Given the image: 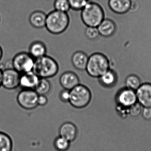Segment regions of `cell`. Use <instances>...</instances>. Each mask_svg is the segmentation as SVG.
Returning <instances> with one entry per match:
<instances>
[{
    "label": "cell",
    "mask_w": 151,
    "mask_h": 151,
    "mask_svg": "<svg viewBox=\"0 0 151 151\" xmlns=\"http://www.w3.org/2000/svg\"><path fill=\"white\" fill-rule=\"evenodd\" d=\"M81 19L87 27H97L105 19V12L101 5L90 1L81 10Z\"/></svg>",
    "instance_id": "cell-1"
},
{
    "label": "cell",
    "mask_w": 151,
    "mask_h": 151,
    "mask_svg": "<svg viewBox=\"0 0 151 151\" xmlns=\"http://www.w3.org/2000/svg\"><path fill=\"white\" fill-rule=\"evenodd\" d=\"M111 69L108 58L100 52H95L88 57L85 71L91 77L98 78Z\"/></svg>",
    "instance_id": "cell-2"
},
{
    "label": "cell",
    "mask_w": 151,
    "mask_h": 151,
    "mask_svg": "<svg viewBox=\"0 0 151 151\" xmlns=\"http://www.w3.org/2000/svg\"><path fill=\"white\" fill-rule=\"evenodd\" d=\"M70 24L68 13L54 10L47 14L45 27L50 33L59 35L65 32Z\"/></svg>",
    "instance_id": "cell-3"
},
{
    "label": "cell",
    "mask_w": 151,
    "mask_h": 151,
    "mask_svg": "<svg viewBox=\"0 0 151 151\" xmlns=\"http://www.w3.org/2000/svg\"><path fill=\"white\" fill-rule=\"evenodd\" d=\"M59 70L56 60L46 55L35 59L32 71L39 78L48 79L55 77Z\"/></svg>",
    "instance_id": "cell-4"
},
{
    "label": "cell",
    "mask_w": 151,
    "mask_h": 151,
    "mask_svg": "<svg viewBox=\"0 0 151 151\" xmlns=\"http://www.w3.org/2000/svg\"><path fill=\"white\" fill-rule=\"evenodd\" d=\"M91 99V92L85 85L79 84L70 90L69 102L74 108H84L89 104Z\"/></svg>",
    "instance_id": "cell-5"
},
{
    "label": "cell",
    "mask_w": 151,
    "mask_h": 151,
    "mask_svg": "<svg viewBox=\"0 0 151 151\" xmlns=\"http://www.w3.org/2000/svg\"><path fill=\"white\" fill-rule=\"evenodd\" d=\"M35 59L28 52H21L15 55L12 62V68L20 74L32 72Z\"/></svg>",
    "instance_id": "cell-6"
},
{
    "label": "cell",
    "mask_w": 151,
    "mask_h": 151,
    "mask_svg": "<svg viewBox=\"0 0 151 151\" xmlns=\"http://www.w3.org/2000/svg\"><path fill=\"white\" fill-rule=\"evenodd\" d=\"M38 96L39 95L35 90L22 89L17 96V102L23 109L32 110L38 105Z\"/></svg>",
    "instance_id": "cell-7"
},
{
    "label": "cell",
    "mask_w": 151,
    "mask_h": 151,
    "mask_svg": "<svg viewBox=\"0 0 151 151\" xmlns=\"http://www.w3.org/2000/svg\"><path fill=\"white\" fill-rule=\"evenodd\" d=\"M20 74L12 67L2 70V87L8 90H13L19 87Z\"/></svg>",
    "instance_id": "cell-8"
},
{
    "label": "cell",
    "mask_w": 151,
    "mask_h": 151,
    "mask_svg": "<svg viewBox=\"0 0 151 151\" xmlns=\"http://www.w3.org/2000/svg\"><path fill=\"white\" fill-rule=\"evenodd\" d=\"M116 101L117 105L129 108L137 102L136 91L127 88L122 89L116 95Z\"/></svg>",
    "instance_id": "cell-9"
},
{
    "label": "cell",
    "mask_w": 151,
    "mask_h": 151,
    "mask_svg": "<svg viewBox=\"0 0 151 151\" xmlns=\"http://www.w3.org/2000/svg\"><path fill=\"white\" fill-rule=\"evenodd\" d=\"M136 93L138 103L143 107H151V83L142 84Z\"/></svg>",
    "instance_id": "cell-10"
},
{
    "label": "cell",
    "mask_w": 151,
    "mask_h": 151,
    "mask_svg": "<svg viewBox=\"0 0 151 151\" xmlns=\"http://www.w3.org/2000/svg\"><path fill=\"white\" fill-rule=\"evenodd\" d=\"M59 82L64 89L70 90L80 84V80L74 72L67 71L61 74L59 78Z\"/></svg>",
    "instance_id": "cell-11"
},
{
    "label": "cell",
    "mask_w": 151,
    "mask_h": 151,
    "mask_svg": "<svg viewBox=\"0 0 151 151\" xmlns=\"http://www.w3.org/2000/svg\"><path fill=\"white\" fill-rule=\"evenodd\" d=\"M40 78L33 71L20 75L19 87L24 89L35 90Z\"/></svg>",
    "instance_id": "cell-12"
},
{
    "label": "cell",
    "mask_w": 151,
    "mask_h": 151,
    "mask_svg": "<svg viewBox=\"0 0 151 151\" xmlns=\"http://www.w3.org/2000/svg\"><path fill=\"white\" fill-rule=\"evenodd\" d=\"M110 9L117 14H124L132 7V0H108Z\"/></svg>",
    "instance_id": "cell-13"
},
{
    "label": "cell",
    "mask_w": 151,
    "mask_h": 151,
    "mask_svg": "<svg viewBox=\"0 0 151 151\" xmlns=\"http://www.w3.org/2000/svg\"><path fill=\"white\" fill-rule=\"evenodd\" d=\"M99 35L105 38H109L115 33L116 26L111 20L105 18L97 27Z\"/></svg>",
    "instance_id": "cell-14"
},
{
    "label": "cell",
    "mask_w": 151,
    "mask_h": 151,
    "mask_svg": "<svg viewBox=\"0 0 151 151\" xmlns=\"http://www.w3.org/2000/svg\"><path fill=\"white\" fill-rule=\"evenodd\" d=\"M77 129L74 124L71 122L63 123L59 129L60 136L70 142H73L77 135Z\"/></svg>",
    "instance_id": "cell-15"
},
{
    "label": "cell",
    "mask_w": 151,
    "mask_h": 151,
    "mask_svg": "<svg viewBox=\"0 0 151 151\" xmlns=\"http://www.w3.org/2000/svg\"><path fill=\"white\" fill-rule=\"evenodd\" d=\"M88 56L85 52L82 51H76L73 53L71 58V62L73 65L76 69L79 71H85Z\"/></svg>",
    "instance_id": "cell-16"
},
{
    "label": "cell",
    "mask_w": 151,
    "mask_h": 151,
    "mask_svg": "<svg viewBox=\"0 0 151 151\" xmlns=\"http://www.w3.org/2000/svg\"><path fill=\"white\" fill-rule=\"evenodd\" d=\"M47 14L40 10H36L31 13L29 16V21L33 27L42 28L45 27Z\"/></svg>",
    "instance_id": "cell-17"
},
{
    "label": "cell",
    "mask_w": 151,
    "mask_h": 151,
    "mask_svg": "<svg viewBox=\"0 0 151 151\" xmlns=\"http://www.w3.org/2000/svg\"><path fill=\"white\" fill-rule=\"evenodd\" d=\"M47 48L44 43L40 41L34 42L30 45L28 53L35 59L47 55Z\"/></svg>",
    "instance_id": "cell-18"
},
{
    "label": "cell",
    "mask_w": 151,
    "mask_h": 151,
    "mask_svg": "<svg viewBox=\"0 0 151 151\" xmlns=\"http://www.w3.org/2000/svg\"><path fill=\"white\" fill-rule=\"evenodd\" d=\"M98 79L102 86L106 87H111L117 82V76L114 71L110 69Z\"/></svg>",
    "instance_id": "cell-19"
},
{
    "label": "cell",
    "mask_w": 151,
    "mask_h": 151,
    "mask_svg": "<svg viewBox=\"0 0 151 151\" xmlns=\"http://www.w3.org/2000/svg\"><path fill=\"white\" fill-rule=\"evenodd\" d=\"M51 84L47 79L40 78V80L35 90L39 95H46L50 92Z\"/></svg>",
    "instance_id": "cell-20"
},
{
    "label": "cell",
    "mask_w": 151,
    "mask_h": 151,
    "mask_svg": "<svg viewBox=\"0 0 151 151\" xmlns=\"http://www.w3.org/2000/svg\"><path fill=\"white\" fill-rule=\"evenodd\" d=\"M12 149L13 142L10 137L0 132V151H12Z\"/></svg>",
    "instance_id": "cell-21"
},
{
    "label": "cell",
    "mask_w": 151,
    "mask_h": 151,
    "mask_svg": "<svg viewBox=\"0 0 151 151\" xmlns=\"http://www.w3.org/2000/svg\"><path fill=\"white\" fill-rule=\"evenodd\" d=\"M126 88L136 91L140 87L141 80L138 76L135 75H130L127 77L125 81Z\"/></svg>",
    "instance_id": "cell-22"
},
{
    "label": "cell",
    "mask_w": 151,
    "mask_h": 151,
    "mask_svg": "<svg viewBox=\"0 0 151 151\" xmlns=\"http://www.w3.org/2000/svg\"><path fill=\"white\" fill-rule=\"evenodd\" d=\"M70 142L61 136L57 137L54 142L55 149L58 151H66L69 149Z\"/></svg>",
    "instance_id": "cell-23"
},
{
    "label": "cell",
    "mask_w": 151,
    "mask_h": 151,
    "mask_svg": "<svg viewBox=\"0 0 151 151\" xmlns=\"http://www.w3.org/2000/svg\"><path fill=\"white\" fill-rule=\"evenodd\" d=\"M54 7L55 10L66 13L71 9L68 0H55Z\"/></svg>",
    "instance_id": "cell-24"
},
{
    "label": "cell",
    "mask_w": 151,
    "mask_h": 151,
    "mask_svg": "<svg viewBox=\"0 0 151 151\" xmlns=\"http://www.w3.org/2000/svg\"><path fill=\"white\" fill-rule=\"evenodd\" d=\"M85 35L89 40H94L99 37V32L97 27H87L85 30Z\"/></svg>",
    "instance_id": "cell-25"
},
{
    "label": "cell",
    "mask_w": 151,
    "mask_h": 151,
    "mask_svg": "<svg viewBox=\"0 0 151 151\" xmlns=\"http://www.w3.org/2000/svg\"><path fill=\"white\" fill-rule=\"evenodd\" d=\"M71 9L75 11L81 10L89 2V0H68Z\"/></svg>",
    "instance_id": "cell-26"
},
{
    "label": "cell",
    "mask_w": 151,
    "mask_h": 151,
    "mask_svg": "<svg viewBox=\"0 0 151 151\" xmlns=\"http://www.w3.org/2000/svg\"><path fill=\"white\" fill-rule=\"evenodd\" d=\"M143 107L138 102L129 108V115L134 118H136L142 114Z\"/></svg>",
    "instance_id": "cell-27"
},
{
    "label": "cell",
    "mask_w": 151,
    "mask_h": 151,
    "mask_svg": "<svg viewBox=\"0 0 151 151\" xmlns=\"http://www.w3.org/2000/svg\"><path fill=\"white\" fill-rule=\"evenodd\" d=\"M60 99L63 102L66 103L69 102L70 98V90L64 89L60 94Z\"/></svg>",
    "instance_id": "cell-28"
},
{
    "label": "cell",
    "mask_w": 151,
    "mask_h": 151,
    "mask_svg": "<svg viewBox=\"0 0 151 151\" xmlns=\"http://www.w3.org/2000/svg\"><path fill=\"white\" fill-rule=\"evenodd\" d=\"M144 118L146 120H151V107H143L142 113Z\"/></svg>",
    "instance_id": "cell-29"
},
{
    "label": "cell",
    "mask_w": 151,
    "mask_h": 151,
    "mask_svg": "<svg viewBox=\"0 0 151 151\" xmlns=\"http://www.w3.org/2000/svg\"><path fill=\"white\" fill-rule=\"evenodd\" d=\"M37 103H38V105L44 106L47 103V98L45 95H39Z\"/></svg>",
    "instance_id": "cell-30"
},
{
    "label": "cell",
    "mask_w": 151,
    "mask_h": 151,
    "mask_svg": "<svg viewBox=\"0 0 151 151\" xmlns=\"http://www.w3.org/2000/svg\"><path fill=\"white\" fill-rule=\"evenodd\" d=\"M2 70L0 68V88L2 87Z\"/></svg>",
    "instance_id": "cell-31"
},
{
    "label": "cell",
    "mask_w": 151,
    "mask_h": 151,
    "mask_svg": "<svg viewBox=\"0 0 151 151\" xmlns=\"http://www.w3.org/2000/svg\"><path fill=\"white\" fill-rule=\"evenodd\" d=\"M3 55V51L1 47L0 46V61L2 58Z\"/></svg>",
    "instance_id": "cell-32"
},
{
    "label": "cell",
    "mask_w": 151,
    "mask_h": 151,
    "mask_svg": "<svg viewBox=\"0 0 151 151\" xmlns=\"http://www.w3.org/2000/svg\"><path fill=\"white\" fill-rule=\"evenodd\" d=\"M0 22H1V17H0Z\"/></svg>",
    "instance_id": "cell-33"
}]
</instances>
